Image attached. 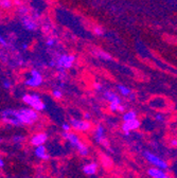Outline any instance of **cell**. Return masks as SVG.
<instances>
[{
    "label": "cell",
    "instance_id": "cell-1",
    "mask_svg": "<svg viewBox=\"0 0 177 178\" xmlns=\"http://www.w3.org/2000/svg\"><path fill=\"white\" fill-rule=\"evenodd\" d=\"M15 116L20 120L21 123L26 125H32L34 122L38 120V111L34 110L33 108H20L19 110H14Z\"/></svg>",
    "mask_w": 177,
    "mask_h": 178
},
{
    "label": "cell",
    "instance_id": "cell-2",
    "mask_svg": "<svg viewBox=\"0 0 177 178\" xmlns=\"http://www.w3.org/2000/svg\"><path fill=\"white\" fill-rule=\"evenodd\" d=\"M23 101L25 104H27L29 107L33 108L36 111H43L46 109V104L41 101V97L38 95H25L23 97Z\"/></svg>",
    "mask_w": 177,
    "mask_h": 178
},
{
    "label": "cell",
    "instance_id": "cell-3",
    "mask_svg": "<svg viewBox=\"0 0 177 178\" xmlns=\"http://www.w3.org/2000/svg\"><path fill=\"white\" fill-rule=\"evenodd\" d=\"M66 140H68V141L70 142V144H71L72 146L75 147L76 151L78 152V154H80L81 156H87L88 155L89 149H88L87 145L84 144L83 142L81 141V139H80V137H78L76 134L69 131V135H68V137Z\"/></svg>",
    "mask_w": 177,
    "mask_h": 178
},
{
    "label": "cell",
    "instance_id": "cell-4",
    "mask_svg": "<svg viewBox=\"0 0 177 178\" xmlns=\"http://www.w3.org/2000/svg\"><path fill=\"white\" fill-rule=\"evenodd\" d=\"M143 157L146 159L148 163H151L152 165H154V167H157V169L160 170H168L169 169V164L166 161H164L162 158L158 157L155 154L151 153V152H144L143 153Z\"/></svg>",
    "mask_w": 177,
    "mask_h": 178
},
{
    "label": "cell",
    "instance_id": "cell-5",
    "mask_svg": "<svg viewBox=\"0 0 177 178\" xmlns=\"http://www.w3.org/2000/svg\"><path fill=\"white\" fill-rule=\"evenodd\" d=\"M1 119L3 122L10 124L12 126H21L23 125L21 121L14 113V109H5L1 111Z\"/></svg>",
    "mask_w": 177,
    "mask_h": 178
},
{
    "label": "cell",
    "instance_id": "cell-6",
    "mask_svg": "<svg viewBox=\"0 0 177 178\" xmlns=\"http://www.w3.org/2000/svg\"><path fill=\"white\" fill-rule=\"evenodd\" d=\"M56 61V68H62V69H69L73 66L75 62V56L71 54H62L57 57Z\"/></svg>",
    "mask_w": 177,
    "mask_h": 178
},
{
    "label": "cell",
    "instance_id": "cell-7",
    "mask_svg": "<svg viewBox=\"0 0 177 178\" xmlns=\"http://www.w3.org/2000/svg\"><path fill=\"white\" fill-rule=\"evenodd\" d=\"M30 74H31V77L25 81V84L27 86L32 88H36L39 87L43 84V75L37 69H32L30 71Z\"/></svg>",
    "mask_w": 177,
    "mask_h": 178
},
{
    "label": "cell",
    "instance_id": "cell-8",
    "mask_svg": "<svg viewBox=\"0 0 177 178\" xmlns=\"http://www.w3.org/2000/svg\"><path fill=\"white\" fill-rule=\"evenodd\" d=\"M20 21L23 23V28L28 31H36L38 29V23L36 21V19L33 16L26 14V15L20 16Z\"/></svg>",
    "mask_w": 177,
    "mask_h": 178
},
{
    "label": "cell",
    "instance_id": "cell-9",
    "mask_svg": "<svg viewBox=\"0 0 177 178\" xmlns=\"http://www.w3.org/2000/svg\"><path fill=\"white\" fill-rule=\"evenodd\" d=\"M70 125L76 131H87L91 128V124L87 120L70 119Z\"/></svg>",
    "mask_w": 177,
    "mask_h": 178
},
{
    "label": "cell",
    "instance_id": "cell-10",
    "mask_svg": "<svg viewBox=\"0 0 177 178\" xmlns=\"http://www.w3.org/2000/svg\"><path fill=\"white\" fill-rule=\"evenodd\" d=\"M94 139H96V141L98 142V143H100V144L108 146V142L105 137V129H104L103 125H98V126H96V133H94Z\"/></svg>",
    "mask_w": 177,
    "mask_h": 178
},
{
    "label": "cell",
    "instance_id": "cell-11",
    "mask_svg": "<svg viewBox=\"0 0 177 178\" xmlns=\"http://www.w3.org/2000/svg\"><path fill=\"white\" fill-rule=\"evenodd\" d=\"M140 125H141V122L138 119H135V120H132V121L123 122L121 128H122V131H124V134H125V133H130L132 131H136V129L139 128Z\"/></svg>",
    "mask_w": 177,
    "mask_h": 178
},
{
    "label": "cell",
    "instance_id": "cell-12",
    "mask_svg": "<svg viewBox=\"0 0 177 178\" xmlns=\"http://www.w3.org/2000/svg\"><path fill=\"white\" fill-rule=\"evenodd\" d=\"M48 136L45 133H38L35 134L34 136H32V138L30 139V143L34 146H39V145H44L47 142Z\"/></svg>",
    "mask_w": 177,
    "mask_h": 178
},
{
    "label": "cell",
    "instance_id": "cell-13",
    "mask_svg": "<svg viewBox=\"0 0 177 178\" xmlns=\"http://www.w3.org/2000/svg\"><path fill=\"white\" fill-rule=\"evenodd\" d=\"M34 154L37 158L41 160H48L50 158V155L47 153V149H46L45 145H39V146H36L34 149Z\"/></svg>",
    "mask_w": 177,
    "mask_h": 178
},
{
    "label": "cell",
    "instance_id": "cell-14",
    "mask_svg": "<svg viewBox=\"0 0 177 178\" xmlns=\"http://www.w3.org/2000/svg\"><path fill=\"white\" fill-rule=\"evenodd\" d=\"M148 174L152 178H170L164 173L163 170L157 169V167H151V169H148Z\"/></svg>",
    "mask_w": 177,
    "mask_h": 178
},
{
    "label": "cell",
    "instance_id": "cell-15",
    "mask_svg": "<svg viewBox=\"0 0 177 178\" xmlns=\"http://www.w3.org/2000/svg\"><path fill=\"white\" fill-rule=\"evenodd\" d=\"M104 98L106 101H108L109 103H117V104H121V100L120 98L117 95V93L112 92L110 90L104 91Z\"/></svg>",
    "mask_w": 177,
    "mask_h": 178
},
{
    "label": "cell",
    "instance_id": "cell-16",
    "mask_svg": "<svg viewBox=\"0 0 177 178\" xmlns=\"http://www.w3.org/2000/svg\"><path fill=\"white\" fill-rule=\"evenodd\" d=\"M82 170H83V173L86 174V175H93L98 171V164L96 162L88 163V164L84 165Z\"/></svg>",
    "mask_w": 177,
    "mask_h": 178
},
{
    "label": "cell",
    "instance_id": "cell-17",
    "mask_svg": "<svg viewBox=\"0 0 177 178\" xmlns=\"http://www.w3.org/2000/svg\"><path fill=\"white\" fill-rule=\"evenodd\" d=\"M123 122H127V121H132V120L137 119V113L135 110H128L126 113H123Z\"/></svg>",
    "mask_w": 177,
    "mask_h": 178
},
{
    "label": "cell",
    "instance_id": "cell-18",
    "mask_svg": "<svg viewBox=\"0 0 177 178\" xmlns=\"http://www.w3.org/2000/svg\"><path fill=\"white\" fill-rule=\"evenodd\" d=\"M117 87H118L119 92L121 93L122 95H124V97H130V95H132V90H130V88L126 87L125 85H118Z\"/></svg>",
    "mask_w": 177,
    "mask_h": 178
},
{
    "label": "cell",
    "instance_id": "cell-19",
    "mask_svg": "<svg viewBox=\"0 0 177 178\" xmlns=\"http://www.w3.org/2000/svg\"><path fill=\"white\" fill-rule=\"evenodd\" d=\"M96 54L98 57H100V59H104V61H110V59H111V56L104 51H98Z\"/></svg>",
    "mask_w": 177,
    "mask_h": 178
},
{
    "label": "cell",
    "instance_id": "cell-20",
    "mask_svg": "<svg viewBox=\"0 0 177 178\" xmlns=\"http://www.w3.org/2000/svg\"><path fill=\"white\" fill-rule=\"evenodd\" d=\"M0 5L3 9H11L13 7V1L12 0H0Z\"/></svg>",
    "mask_w": 177,
    "mask_h": 178
},
{
    "label": "cell",
    "instance_id": "cell-21",
    "mask_svg": "<svg viewBox=\"0 0 177 178\" xmlns=\"http://www.w3.org/2000/svg\"><path fill=\"white\" fill-rule=\"evenodd\" d=\"M102 160H103V164L105 165L106 167H110V165L112 164L111 159H110V158H108V157H106V156H103V157H102Z\"/></svg>",
    "mask_w": 177,
    "mask_h": 178
},
{
    "label": "cell",
    "instance_id": "cell-22",
    "mask_svg": "<svg viewBox=\"0 0 177 178\" xmlns=\"http://www.w3.org/2000/svg\"><path fill=\"white\" fill-rule=\"evenodd\" d=\"M52 95H53L55 99H62L63 98V93H62L61 90H58V89H54L52 91Z\"/></svg>",
    "mask_w": 177,
    "mask_h": 178
},
{
    "label": "cell",
    "instance_id": "cell-23",
    "mask_svg": "<svg viewBox=\"0 0 177 178\" xmlns=\"http://www.w3.org/2000/svg\"><path fill=\"white\" fill-rule=\"evenodd\" d=\"M13 141L15 143H21V142L25 141V137L21 135H16L15 137H13Z\"/></svg>",
    "mask_w": 177,
    "mask_h": 178
},
{
    "label": "cell",
    "instance_id": "cell-24",
    "mask_svg": "<svg viewBox=\"0 0 177 178\" xmlns=\"http://www.w3.org/2000/svg\"><path fill=\"white\" fill-rule=\"evenodd\" d=\"M93 32H94V34H96V36H102L104 34V30L102 29V28H100V27H96L93 29Z\"/></svg>",
    "mask_w": 177,
    "mask_h": 178
},
{
    "label": "cell",
    "instance_id": "cell-25",
    "mask_svg": "<svg viewBox=\"0 0 177 178\" xmlns=\"http://www.w3.org/2000/svg\"><path fill=\"white\" fill-rule=\"evenodd\" d=\"M119 105H120V104H117V103H109V109H110V111H112V113L117 111L118 109H119Z\"/></svg>",
    "mask_w": 177,
    "mask_h": 178
},
{
    "label": "cell",
    "instance_id": "cell-26",
    "mask_svg": "<svg viewBox=\"0 0 177 178\" xmlns=\"http://www.w3.org/2000/svg\"><path fill=\"white\" fill-rule=\"evenodd\" d=\"M46 45H47L48 47H53V46L55 45V39L50 37V38H48L47 41H46Z\"/></svg>",
    "mask_w": 177,
    "mask_h": 178
},
{
    "label": "cell",
    "instance_id": "cell-27",
    "mask_svg": "<svg viewBox=\"0 0 177 178\" xmlns=\"http://www.w3.org/2000/svg\"><path fill=\"white\" fill-rule=\"evenodd\" d=\"M62 128H63L64 131H70V129L72 128L71 125H70V123H64L63 125H62Z\"/></svg>",
    "mask_w": 177,
    "mask_h": 178
},
{
    "label": "cell",
    "instance_id": "cell-28",
    "mask_svg": "<svg viewBox=\"0 0 177 178\" xmlns=\"http://www.w3.org/2000/svg\"><path fill=\"white\" fill-rule=\"evenodd\" d=\"M155 119L157 120V121H163V119H164V117H163V115H162V113H157L156 116H155Z\"/></svg>",
    "mask_w": 177,
    "mask_h": 178
},
{
    "label": "cell",
    "instance_id": "cell-29",
    "mask_svg": "<svg viewBox=\"0 0 177 178\" xmlns=\"http://www.w3.org/2000/svg\"><path fill=\"white\" fill-rule=\"evenodd\" d=\"M93 87H94V89H96V90H98V91L102 90V86L100 85V84H98V83H94L93 84Z\"/></svg>",
    "mask_w": 177,
    "mask_h": 178
},
{
    "label": "cell",
    "instance_id": "cell-30",
    "mask_svg": "<svg viewBox=\"0 0 177 178\" xmlns=\"http://www.w3.org/2000/svg\"><path fill=\"white\" fill-rule=\"evenodd\" d=\"M0 44H1V46H2V47H5V46H7V43H5V38H3L2 36L0 37Z\"/></svg>",
    "mask_w": 177,
    "mask_h": 178
},
{
    "label": "cell",
    "instance_id": "cell-31",
    "mask_svg": "<svg viewBox=\"0 0 177 178\" xmlns=\"http://www.w3.org/2000/svg\"><path fill=\"white\" fill-rule=\"evenodd\" d=\"M124 110H125V106H123V105H121V104H120L118 111H120V113H124Z\"/></svg>",
    "mask_w": 177,
    "mask_h": 178
},
{
    "label": "cell",
    "instance_id": "cell-32",
    "mask_svg": "<svg viewBox=\"0 0 177 178\" xmlns=\"http://www.w3.org/2000/svg\"><path fill=\"white\" fill-rule=\"evenodd\" d=\"M3 86H5V88H8V89H9V88L11 87V83H10L9 81H5V83H3Z\"/></svg>",
    "mask_w": 177,
    "mask_h": 178
},
{
    "label": "cell",
    "instance_id": "cell-33",
    "mask_svg": "<svg viewBox=\"0 0 177 178\" xmlns=\"http://www.w3.org/2000/svg\"><path fill=\"white\" fill-rule=\"evenodd\" d=\"M90 117H91V116H90V113H84V119L87 120V121L90 119Z\"/></svg>",
    "mask_w": 177,
    "mask_h": 178
},
{
    "label": "cell",
    "instance_id": "cell-34",
    "mask_svg": "<svg viewBox=\"0 0 177 178\" xmlns=\"http://www.w3.org/2000/svg\"><path fill=\"white\" fill-rule=\"evenodd\" d=\"M171 145H172V146H177V140L173 139L172 141H171Z\"/></svg>",
    "mask_w": 177,
    "mask_h": 178
},
{
    "label": "cell",
    "instance_id": "cell-35",
    "mask_svg": "<svg viewBox=\"0 0 177 178\" xmlns=\"http://www.w3.org/2000/svg\"><path fill=\"white\" fill-rule=\"evenodd\" d=\"M3 167H5V161H3V159H0V167L3 169Z\"/></svg>",
    "mask_w": 177,
    "mask_h": 178
},
{
    "label": "cell",
    "instance_id": "cell-36",
    "mask_svg": "<svg viewBox=\"0 0 177 178\" xmlns=\"http://www.w3.org/2000/svg\"><path fill=\"white\" fill-rule=\"evenodd\" d=\"M128 98H130V100H134V99H135V95H134V93H132V95H130Z\"/></svg>",
    "mask_w": 177,
    "mask_h": 178
},
{
    "label": "cell",
    "instance_id": "cell-37",
    "mask_svg": "<svg viewBox=\"0 0 177 178\" xmlns=\"http://www.w3.org/2000/svg\"><path fill=\"white\" fill-rule=\"evenodd\" d=\"M23 49H27V48H28V45H26V44H25V45H23Z\"/></svg>",
    "mask_w": 177,
    "mask_h": 178
}]
</instances>
